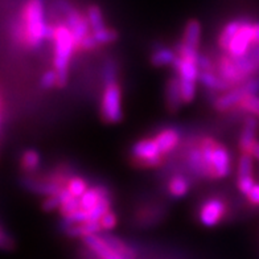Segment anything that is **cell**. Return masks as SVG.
<instances>
[{
    "mask_svg": "<svg viewBox=\"0 0 259 259\" xmlns=\"http://www.w3.org/2000/svg\"><path fill=\"white\" fill-rule=\"evenodd\" d=\"M47 23L44 19V4L41 0H28L21 19L14 28V37L29 48H38L45 40Z\"/></svg>",
    "mask_w": 259,
    "mask_h": 259,
    "instance_id": "6da1fadb",
    "label": "cell"
},
{
    "mask_svg": "<svg viewBox=\"0 0 259 259\" xmlns=\"http://www.w3.org/2000/svg\"><path fill=\"white\" fill-rule=\"evenodd\" d=\"M259 70V45L241 57L222 56L217 64V73L230 86H237L251 78Z\"/></svg>",
    "mask_w": 259,
    "mask_h": 259,
    "instance_id": "7a4b0ae2",
    "label": "cell"
},
{
    "mask_svg": "<svg viewBox=\"0 0 259 259\" xmlns=\"http://www.w3.org/2000/svg\"><path fill=\"white\" fill-rule=\"evenodd\" d=\"M55 70L58 75V88L66 85L68 81V66L72 58L73 52L77 48L75 45L74 36H73L72 29L68 24H57L56 25L55 34Z\"/></svg>",
    "mask_w": 259,
    "mask_h": 259,
    "instance_id": "3957f363",
    "label": "cell"
},
{
    "mask_svg": "<svg viewBox=\"0 0 259 259\" xmlns=\"http://www.w3.org/2000/svg\"><path fill=\"white\" fill-rule=\"evenodd\" d=\"M198 146L201 148L209 178H228L232 172V159L226 147L210 138L202 139Z\"/></svg>",
    "mask_w": 259,
    "mask_h": 259,
    "instance_id": "277c9868",
    "label": "cell"
},
{
    "mask_svg": "<svg viewBox=\"0 0 259 259\" xmlns=\"http://www.w3.org/2000/svg\"><path fill=\"white\" fill-rule=\"evenodd\" d=\"M259 93V78H250L247 81L234 86L232 89L226 90L224 94L215 99L214 107L219 111H228L235 106H239L246 97L258 94Z\"/></svg>",
    "mask_w": 259,
    "mask_h": 259,
    "instance_id": "5b68a950",
    "label": "cell"
},
{
    "mask_svg": "<svg viewBox=\"0 0 259 259\" xmlns=\"http://www.w3.org/2000/svg\"><path fill=\"white\" fill-rule=\"evenodd\" d=\"M103 119L109 123H118L122 119V93L116 81L106 82L101 105Z\"/></svg>",
    "mask_w": 259,
    "mask_h": 259,
    "instance_id": "8992f818",
    "label": "cell"
},
{
    "mask_svg": "<svg viewBox=\"0 0 259 259\" xmlns=\"http://www.w3.org/2000/svg\"><path fill=\"white\" fill-rule=\"evenodd\" d=\"M133 155L139 163L147 167L159 165L161 161V151L155 139H142L134 144Z\"/></svg>",
    "mask_w": 259,
    "mask_h": 259,
    "instance_id": "52a82bcc",
    "label": "cell"
},
{
    "mask_svg": "<svg viewBox=\"0 0 259 259\" xmlns=\"http://www.w3.org/2000/svg\"><path fill=\"white\" fill-rule=\"evenodd\" d=\"M226 205L221 198H208L198 210V220L206 228H213L225 217Z\"/></svg>",
    "mask_w": 259,
    "mask_h": 259,
    "instance_id": "ba28073f",
    "label": "cell"
},
{
    "mask_svg": "<svg viewBox=\"0 0 259 259\" xmlns=\"http://www.w3.org/2000/svg\"><path fill=\"white\" fill-rule=\"evenodd\" d=\"M65 17H66V24L72 29L73 36H74L75 45L77 48H81V44L83 38L89 34V20L88 17L82 16L78 11L70 7L69 4L65 3Z\"/></svg>",
    "mask_w": 259,
    "mask_h": 259,
    "instance_id": "9c48e42d",
    "label": "cell"
},
{
    "mask_svg": "<svg viewBox=\"0 0 259 259\" xmlns=\"http://www.w3.org/2000/svg\"><path fill=\"white\" fill-rule=\"evenodd\" d=\"M83 243L86 247L99 259H124L119 252L114 249L113 246L110 245L103 235L98 234H89L82 237Z\"/></svg>",
    "mask_w": 259,
    "mask_h": 259,
    "instance_id": "30bf717a",
    "label": "cell"
},
{
    "mask_svg": "<svg viewBox=\"0 0 259 259\" xmlns=\"http://www.w3.org/2000/svg\"><path fill=\"white\" fill-rule=\"evenodd\" d=\"M174 69L176 72L180 81H191V82H197L200 79V68H198L197 61H191L187 58H183L180 56L176 57L174 61Z\"/></svg>",
    "mask_w": 259,
    "mask_h": 259,
    "instance_id": "8fae6325",
    "label": "cell"
},
{
    "mask_svg": "<svg viewBox=\"0 0 259 259\" xmlns=\"http://www.w3.org/2000/svg\"><path fill=\"white\" fill-rule=\"evenodd\" d=\"M156 140L157 146L160 148L161 154H168L179 146L180 143V134L178 130L175 128H164L160 133L156 134V137L154 138Z\"/></svg>",
    "mask_w": 259,
    "mask_h": 259,
    "instance_id": "7c38bea8",
    "label": "cell"
},
{
    "mask_svg": "<svg viewBox=\"0 0 259 259\" xmlns=\"http://www.w3.org/2000/svg\"><path fill=\"white\" fill-rule=\"evenodd\" d=\"M165 97H167L168 109L170 111H176V110L180 109L181 102H184V101H183V94H181L180 78H179L178 75L168 81Z\"/></svg>",
    "mask_w": 259,
    "mask_h": 259,
    "instance_id": "4fadbf2b",
    "label": "cell"
},
{
    "mask_svg": "<svg viewBox=\"0 0 259 259\" xmlns=\"http://www.w3.org/2000/svg\"><path fill=\"white\" fill-rule=\"evenodd\" d=\"M187 160L188 165H189L193 174L198 175V176H204V178H209L208 168H206V164H205L200 146L193 147V148L189 150L187 155Z\"/></svg>",
    "mask_w": 259,
    "mask_h": 259,
    "instance_id": "5bb4252c",
    "label": "cell"
},
{
    "mask_svg": "<svg viewBox=\"0 0 259 259\" xmlns=\"http://www.w3.org/2000/svg\"><path fill=\"white\" fill-rule=\"evenodd\" d=\"M256 128H258V122L254 119V115L247 116L245 120V127L239 138V147L243 152H247L251 144L254 143V140L256 139Z\"/></svg>",
    "mask_w": 259,
    "mask_h": 259,
    "instance_id": "9a60e30c",
    "label": "cell"
},
{
    "mask_svg": "<svg viewBox=\"0 0 259 259\" xmlns=\"http://www.w3.org/2000/svg\"><path fill=\"white\" fill-rule=\"evenodd\" d=\"M200 81L208 89L214 90V92H226L232 88L219 73L215 74L213 73V70H204L200 73Z\"/></svg>",
    "mask_w": 259,
    "mask_h": 259,
    "instance_id": "2e32d148",
    "label": "cell"
},
{
    "mask_svg": "<svg viewBox=\"0 0 259 259\" xmlns=\"http://www.w3.org/2000/svg\"><path fill=\"white\" fill-rule=\"evenodd\" d=\"M106 194L109 193H107V191L102 187L89 188V189L79 197V208L90 211L99 201H101V200H102V197L106 196Z\"/></svg>",
    "mask_w": 259,
    "mask_h": 259,
    "instance_id": "e0dca14e",
    "label": "cell"
},
{
    "mask_svg": "<svg viewBox=\"0 0 259 259\" xmlns=\"http://www.w3.org/2000/svg\"><path fill=\"white\" fill-rule=\"evenodd\" d=\"M200 38H201V24L197 20H189L185 25L183 42L188 47L198 49Z\"/></svg>",
    "mask_w": 259,
    "mask_h": 259,
    "instance_id": "ac0fdd59",
    "label": "cell"
},
{
    "mask_svg": "<svg viewBox=\"0 0 259 259\" xmlns=\"http://www.w3.org/2000/svg\"><path fill=\"white\" fill-rule=\"evenodd\" d=\"M60 197V209H61V213L64 214V217L72 214L73 211H75L77 209H79V198L74 197L70 192L68 191V188H62L61 192L57 194Z\"/></svg>",
    "mask_w": 259,
    "mask_h": 259,
    "instance_id": "d6986e66",
    "label": "cell"
},
{
    "mask_svg": "<svg viewBox=\"0 0 259 259\" xmlns=\"http://www.w3.org/2000/svg\"><path fill=\"white\" fill-rule=\"evenodd\" d=\"M239 27H241V20H232L229 21L228 24L222 28L219 34V47L222 51L228 49L230 41L233 40V37H234V34L239 29Z\"/></svg>",
    "mask_w": 259,
    "mask_h": 259,
    "instance_id": "ffe728a7",
    "label": "cell"
},
{
    "mask_svg": "<svg viewBox=\"0 0 259 259\" xmlns=\"http://www.w3.org/2000/svg\"><path fill=\"white\" fill-rule=\"evenodd\" d=\"M178 55L176 52H174L169 48H159L152 53L151 56V62L155 66H167V65H172L176 60Z\"/></svg>",
    "mask_w": 259,
    "mask_h": 259,
    "instance_id": "44dd1931",
    "label": "cell"
},
{
    "mask_svg": "<svg viewBox=\"0 0 259 259\" xmlns=\"http://www.w3.org/2000/svg\"><path fill=\"white\" fill-rule=\"evenodd\" d=\"M168 191L174 197H183L189 191V181L184 176L176 175L170 179L169 184H168Z\"/></svg>",
    "mask_w": 259,
    "mask_h": 259,
    "instance_id": "7402d4cb",
    "label": "cell"
},
{
    "mask_svg": "<svg viewBox=\"0 0 259 259\" xmlns=\"http://www.w3.org/2000/svg\"><path fill=\"white\" fill-rule=\"evenodd\" d=\"M103 238H105L110 245L113 246L114 249L119 252L120 255H122L124 259H135V256H137L135 255V251H134V250L127 245V243L123 242L122 239L116 238V237H114V235H109V234L103 235Z\"/></svg>",
    "mask_w": 259,
    "mask_h": 259,
    "instance_id": "603a6c76",
    "label": "cell"
},
{
    "mask_svg": "<svg viewBox=\"0 0 259 259\" xmlns=\"http://www.w3.org/2000/svg\"><path fill=\"white\" fill-rule=\"evenodd\" d=\"M86 17H88V20H89L90 28L93 29V32L99 31V29L105 28L102 12H101L98 6H90V7L88 8V12H86Z\"/></svg>",
    "mask_w": 259,
    "mask_h": 259,
    "instance_id": "cb8c5ba5",
    "label": "cell"
},
{
    "mask_svg": "<svg viewBox=\"0 0 259 259\" xmlns=\"http://www.w3.org/2000/svg\"><path fill=\"white\" fill-rule=\"evenodd\" d=\"M252 160L254 156L249 152H243L238 161V179L252 176Z\"/></svg>",
    "mask_w": 259,
    "mask_h": 259,
    "instance_id": "d4e9b609",
    "label": "cell"
},
{
    "mask_svg": "<svg viewBox=\"0 0 259 259\" xmlns=\"http://www.w3.org/2000/svg\"><path fill=\"white\" fill-rule=\"evenodd\" d=\"M21 164L25 170H33L38 167L40 164V155L37 151L34 150H27L23 154L21 157Z\"/></svg>",
    "mask_w": 259,
    "mask_h": 259,
    "instance_id": "484cf974",
    "label": "cell"
},
{
    "mask_svg": "<svg viewBox=\"0 0 259 259\" xmlns=\"http://www.w3.org/2000/svg\"><path fill=\"white\" fill-rule=\"evenodd\" d=\"M66 188H68V191L77 198L81 197L82 194L85 193V192L89 189V187H88V183H86V181L81 178L70 179V180L68 181V185H66Z\"/></svg>",
    "mask_w": 259,
    "mask_h": 259,
    "instance_id": "4316f807",
    "label": "cell"
},
{
    "mask_svg": "<svg viewBox=\"0 0 259 259\" xmlns=\"http://www.w3.org/2000/svg\"><path fill=\"white\" fill-rule=\"evenodd\" d=\"M239 107L245 110L246 113H249L251 115L259 118V96L258 94H252V96L246 97L242 102H241Z\"/></svg>",
    "mask_w": 259,
    "mask_h": 259,
    "instance_id": "83f0119b",
    "label": "cell"
},
{
    "mask_svg": "<svg viewBox=\"0 0 259 259\" xmlns=\"http://www.w3.org/2000/svg\"><path fill=\"white\" fill-rule=\"evenodd\" d=\"M94 34V37L97 38L98 41V44H110V42H113V41L116 40V32L114 29H110V28H102V29H99V31L93 32Z\"/></svg>",
    "mask_w": 259,
    "mask_h": 259,
    "instance_id": "f1b7e54d",
    "label": "cell"
},
{
    "mask_svg": "<svg viewBox=\"0 0 259 259\" xmlns=\"http://www.w3.org/2000/svg\"><path fill=\"white\" fill-rule=\"evenodd\" d=\"M181 94H183V101L185 103H191L196 96V82L191 81H180Z\"/></svg>",
    "mask_w": 259,
    "mask_h": 259,
    "instance_id": "f546056e",
    "label": "cell"
},
{
    "mask_svg": "<svg viewBox=\"0 0 259 259\" xmlns=\"http://www.w3.org/2000/svg\"><path fill=\"white\" fill-rule=\"evenodd\" d=\"M58 83V75L56 70H48L45 72L41 77L40 85L44 88V89H52L53 86H56Z\"/></svg>",
    "mask_w": 259,
    "mask_h": 259,
    "instance_id": "4dcf8cb0",
    "label": "cell"
},
{
    "mask_svg": "<svg viewBox=\"0 0 259 259\" xmlns=\"http://www.w3.org/2000/svg\"><path fill=\"white\" fill-rule=\"evenodd\" d=\"M102 230H111L116 226V215L111 210H107L99 220Z\"/></svg>",
    "mask_w": 259,
    "mask_h": 259,
    "instance_id": "1f68e13d",
    "label": "cell"
},
{
    "mask_svg": "<svg viewBox=\"0 0 259 259\" xmlns=\"http://www.w3.org/2000/svg\"><path fill=\"white\" fill-rule=\"evenodd\" d=\"M238 189L241 193L243 194H247L250 191H251V188L255 185V180L252 176H246V178H239L238 179Z\"/></svg>",
    "mask_w": 259,
    "mask_h": 259,
    "instance_id": "d6a6232c",
    "label": "cell"
},
{
    "mask_svg": "<svg viewBox=\"0 0 259 259\" xmlns=\"http://www.w3.org/2000/svg\"><path fill=\"white\" fill-rule=\"evenodd\" d=\"M116 77V66L113 61L106 62V66L103 69V78H105V82L110 81H115Z\"/></svg>",
    "mask_w": 259,
    "mask_h": 259,
    "instance_id": "836d02e7",
    "label": "cell"
},
{
    "mask_svg": "<svg viewBox=\"0 0 259 259\" xmlns=\"http://www.w3.org/2000/svg\"><path fill=\"white\" fill-rule=\"evenodd\" d=\"M60 205H61V201L58 196H48L42 202V208L45 210H53L56 208H60Z\"/></svg>",
    "mask_w": 259,
    "mask_h": 259,
    "instance_id": "e575fe53",
    "label": "cell"
},
{
    "mask_svg": "<svg viewBox=\"0 0 259 259\" xmlns=\"http://www.w3.org/2000/svg\"><path fill=\"white\" fill-rule=\"evenodd\" d=\"M2 241H0V245L3 247L4 250H12L14 249V239L11 238L8 233L6 232V229L2 228Z\"/></svg>",
    "mask_w": 259,
    "mask_h": 259,
    "instance_id": "d590c367",
    "label": "cell"
},
{
    "mask_svg": "<svg viewBox=\"0 0 259 259\" xmlns=\"http://www.w3.org/2000/svg\"><path fill=\"white\" fill-rule=\"evenodd\" d=\"M97 45L99 44L98 41H97V38L94 37V34H88V36L83 38V41H82L81 48L86 49V51H92V49H96Z\"/></svg>",
    "mask_w": 259,
    "mask_h": 259,
    "instance_id": "8d00e7d4",
    "label": "cell"
},
{
    "mask_svg": "<svg viewBox=\"0 0 259 259\" xmlns=\"http://www.w3.org/2000/svg\"><path fill=\"white\" fill-rule=\"evenodd\" d=\"M246 196H247V200H249L250 204L259 206V183H255V185L251 188V191Z\"/></svg>",
    "mask_w": 259,
    "mask_h": 259,
    "instance_id": "74e56055",
    "label": "cell"
},
{
    "mask_svg": "<svg viewBox=\"0 0 259 259\" xmlns=\"http://www.w3.org/2000/svg\"><path fill=\"white\" fill-rule=\"evenodd\" d=\"M198 68H200L201 72H204V70H211L213 69V64H211L210 58L204 55H200V57H198Z\"/></svg>",
    "mask_w": 259,
    "mask_h": 259,
    "instance_id": "f35d334b",
    "label": "cell"
},
{
    "mask_svg": "<svg viewBox=\"0 0 259 259\" xmlns=\"http://www.w3.org/2000/svg\"><path fill=\"white\" fill-rule=\"evenodd\" d=\"M247 152L251 154L252 156H254V159H256V160L259 161V140L258 139L254 140V143L251 144V147H250Z\"/></svg>",
    "mask_w": 259,
    "mask_h": 259,
    "instance_id": "ab89813d",
    "label": "cell"
}]
</instances>
